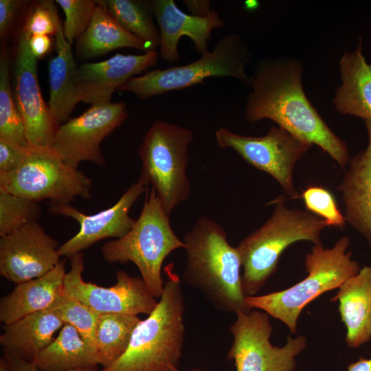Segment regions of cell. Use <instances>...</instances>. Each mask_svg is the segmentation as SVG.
<instances>
[{"label":"cell","instance_id":"e575fe53","mask_svg":"<svg viewBox=\"0 0 371 371\" xmlns=\"http://www.w3.org/2000/svg\"><path fill=\"white\" fill-rule=\"evenodd\" d=\"M27 148L0 139V172L7 173L16 169L24 161Z\"/></svg>","mask_w":371,"mask_h":371},{"label":"cell","instance_id":"d6986e66","mask_svg":"<svg viewBox=\"0 0 371 371\" xmlns=\"http://www.w3.org/2000/svg\"><path fill=\"white\" fill-rule=\"evenodd\" d=\"M368 142L365 150L349 160V168L337 187L344 205V216L371 247V122L365 121Z\"/></svg>","mask_w":371,"mask_h":371},{"label":"cell","instance_id":"8fae6325","mask_svg":"<svg viewBox=\"0 0 371 371\" xmlns=\"http://www.w3.org/2000/svg\"><path fill=\"white\" fill-rule=\"evenodd\" d=\"M215 137L220 148L234 150L248 164L270 175L290 199L300 197L294 186L293 170L312 144L278 126H271L262 137L244 136L221 128Z\"/></svg>","mask_w":371,"mask_h":371},{"label":"cell","instance_id":"cb8c5ba5","mask_svg":"<svg viewBox=\"0 0 371 371\" xmlns=\"http://www.w3.org/2000/svg\"><path fill=\"white\" fill-rule=\"evenodd\" d=\"M56 56L48 63L49 100L48 106L60 126L69 120L77 103L80 102L78 87V67L71 45L66 40L63 25L56 35Z\"/></svg>","mask_w":371,"mask_h":371},{"label":"cell","instance_id":"30bf717a","mask_svg":"<svg viewBox=\"0 0 371 371\" xmlns=\"http://www.w3.org/2000/svg\"><path fill=\"white\" fill-rule=\"evenodd\" d=\"M236 315L229 328L233 342L227 358L236 371H294L295 357L306 346L304 336H288L285 345L275 346L270 341L273 327L267 313L251 310Z\"/></svg>","mask_w":371,"mask_h":371},{"label":"cell","instance_id":"484cf974","mask_svg":"<svg viewBox=\"0 0 371 371\" xmlns=\"http://www.w3.org/2000/svg\"><path fill=\"white\" fill-rule=\"evenodd\" d=\"M32 363L47 371H71L97 367L99 359L78 331L73 326L65 324L58 336Z\"/></svg>","mask_w":371,"mask_h":371},{"label":"cell","instance_id":"8992f818","mask_svg":"<svg viewBox=\"0 0 371 371\" xmlns=\"http://www.w3.org/2000/svg\"><path fill=\"white\" fill-rule=\"evenodd\" d=\"M179 248H185V244L172 231L169 216L152 187L131 229L122 238L104 243L101 251L108 262L134 263L149 291L155 298H160L164 286L162 264Z\"/></svg>","mask_w":371,"mask_h":371},{"label":"cell","instance_id":"52a82bcc","mask_svg":"<svg viewBox=\"0 0 371 371\" xmlns=\"http://www.w3.org/2000/svg\"><path fill=\"white\" fill-rule=\"evenodd\" d=\"M251 58V53L241 36L229 33L222 36L212 51L201 55L197 60L132 77L117 91L131 92L145 100L203 83L211 77H231L248 85L249 76L245 72V66Z\"/></svg>","mask_w":371,"mask_h":371},{"label":"cell","instance_id":"d4e9b609","mask_svg":"<svg viewBox=\"0 0 371 371\" xmlns=\"http://www.w3.org/2000/svg\"><path fill=\"white\" fill-rule=\"evenodd\" d=\"M122 47L144 52L150 51L146 43L126 30L113 18L102 1H97L87 29L76 40L78 56L82 59H90Z\"/></svg>","mask_w":371,"mask_h":371},{"label":"cell","instance_id":"3957f363","mask_svg":"<svg viewBox=\"0 0 371 371\" xmlns=\"http://www.w3.org/2000/svg\"><path fill=\"white\" fill-rule=\"evenodd\" d=\"M155 309L140 320L124 353L98 371H179L185 340V300L181 281L172 268Z\"/></svg>","mask_w":371,"mask_h":371},{"label":"cell","instance_id":"e0dca14e","mask_svg":"<svg viewBox=\"0 0 371 371\" xmlns=\"http://www.w3.org/2000/svg\"><path fill=\"white\" fill-rule=\"evenodd\" d=\"M155 51L139 55L116 54L97 63L78 67V87L80 102L91 105L111 102L112 94L128 79L155 66Z\"/></svg>","mask_w":371,"mask_h":371},{"label":"cell","instance_id":"f1b7e54d","mask_svg":"<svg viewBox=\"0 0 371 371\" xmlns=\"http://www.w3.org/2000/svg\"><path fill=\"white\" fill-rule=\"evenodd\" d=\"M0 139L24 147L29 146L24 124L13 96L8 54L5 44L0 54Z\"/></svg>","mask_w":371,"mask_h":371},{"label":"cell","instance_id":"60d3db41","mask_svg":"<svg viewBox=\"0 0 371 371\" xmlns=\"http://www.w3.org/2000/svg\"><path fill=\"white\" fill-rule=\"evenodd\" d=\"M188 371H203V370L200 369V368H192Z\"/></svg>","mask_w":371,"mask_h":371},{"label":"cell","instance_id":"6da1fadb","mask_svg":"<svg viewBox=\"0 0 371 371\" xmlns=\"http://www.w3.org/2000/svg\"><path fill=\"white\" fill-rule=\"evenodd\" d=\"M303 65L295 58L265 57L255 65L248 85L246 119L275 122L294 135L319 146L344 168L350 159L346 142L324 121L307 98Z\"/></svg>","mask_w":371,"mask_h":371},{"label":"cell","instance_id":"83f0119b","mask_svg":"<svg viewBox=\"0 0 371 371\" xmlns=\"http://www.w3.org/2000/svg\"><path fill=\"white\" fill-rule=\"evenodd\" d=\"M113 18L126 30L142 41L150 51L160 45V34L153 20L151 2L140 0H105Z\"/></svg>","mask_w":371,"mask_h":371},{"label":"cell","instance_id":"7402d4cb","mask_svg":"<svg viewBox=\"0 0 371 371\" xmlns=\"http://www.w3.org/2000/svg\"><path fill=\"white\" fill-rule=\"evenodd\" d=\"M65 323L54 304L48 308L27 315L3 326L0 344L3 350L34 363L54 339V335Z\"/></svg>","mask_w":371,"mask_h":371},{"label":"cell","instance_id":"603a6c76","mask_svg":"<svg viewBox=\"0 0 371 371\" xmlns=\"http://www.w3.org/2000/svg\"><path fill=\"white\" fill-rule=\"evenodd\" d=\"M361 38L352 52H344L339 60L342 83L333 100L342 115H353L371 122V63L362 54Z\"/></svg>","mask_w":371,"mask_h":371},{"label":"cell","instance_id":"74e56055","mask_svg":"<svg viewBox=\"0 0 371 371\" xmlns=\"http://www.w3.org/2000/svg\"><path fill=\"white\" fill-rule=\"evenodd\" d=\"M28 44L32 55L38 60L49 53L52 40L48 35H34L30 37Z\"/></svg>","mask_w":371,"mask_h":371},{"label":"cell","instance_id":"44dd1931","mask_svg":"<svg viewBox=\"0 0 371 371\" xmlns=\"http://www.w3.org/2000/svg\"><path fill=\"white\" fill-rule=\"evenodd\" d=\"M330 301L339 303L349 347L357 348L371 339V265L342 284Z\"/></svg>","mask_w":371,"mask_h":371},{"label":"cell","instance_id":"9c48e42d","mask_svg":"<svg viewBox=\"0 0 371 371\" xmlns=\"http://www.w3.org/2000/svg\"><path fill=\"white\" fill-rule=\"evenodd\" d=\"M91 187V179L67 164L52 148L29 146L16 169L0 172V188L36 202L70 204L76 197H90Z\"/></svg>","mask_w":371,"mask_h":371},{"label":"cell","instance_id":"ac0fdd59","mask_svg":"<svg viewBox=\"0 0 371 371\" xmlns=\"http://www.w3.org/2000/svg\"><path fill=\"white\" fill-rule=\"evenodd\" d=\"M150 2L159 30L161 57L168 63L180 58L178 45L182 36L189 37L196 50L203 55L209 51L212 30L224 26V21L214 10L200 17L183 12L173 0Z\"/></svg>","mask_w":371,"mask_h":371},{"label":"cell","instance_id":"d590c367","mask_svg":"<svg viewBox=\"0 0 371 371\" xmlns=\"http://www.w3.org/2000/svg\"><path fill=\"white\" fill-rule=\"evenodd\" d=\"M23 3L19 0H0L1 39L7 36Z\"/></svg>","mask_w":371,"mask_h":371},{"label":"cell","instance_id":"9a60e30c","mask_svg":"<svg viewBox=\"0 0 371 371\" xmlns=\"http://www.w3.org/2000/svg\"><path fill=\"white\" fill-rule=\"evenodd\" d=\"M57 241L37 221L0 238V275L20 284L51 271L60 260Z\"/></svg>","mask_w":371,"mask_h":371},{"label":"cell","instance_id":"4316f807","mask_svg":"<svg viewBox=\"0 0 371 371\" xmlns=\"http://www.w3.org/2000/svg\"><path fill=\"white\" fill-rule=\"evenodd\" d=\"M140 320L137 315H98L95 340L99 364L102 368L111 365L124 353Z\"/></svg>","mask_w":371,"mask_h":371},{"label":"cell","instance_id":"5b68a950","mask_svg":"<svg viewBox=\"0 0 371 371\" xmlns=\"http://www.w3.org/2000/svg\"><path fill=\"white\" fill-rule=\"evenodd\" d=\"M348 237L339 238L332 248L314 245L306 254V277L293 286L260 296H247L250 308L260 309L281 321L291 333L297 331V321L304 308L322 293L339 289L360 270L357 261L347 251Z\"/></svg>","mask_w":371,"mask_h":371},{"label":"cell","instance_id":"ffe728a7","mask_svg":"<svg viewBox=\"0 0 371 371\" xmlns=\"http://www.w3.org/2000/svg\"><path fill=\"white\" fill-rule=\"evenodd\" d=\"M65 260L40 277L17 284L0 300V320L13 323L31 313L49 308L64 294Z\"/></svg>","mask_w":371,"mask_h":371},{"label":"cell","instance_id":"5bb4252c","mask_svg":"<svg viewBox=\"0 0 371 371\" xmlns=\"http://www.w3.org/2000/svg\"><path fill=\"white\" fill-rule=\"evenodd\" d=\"M30 37L23 29L20 30L13 63L12 93L29 146L52 148L59 125L43 98L37 59L29 47Z\"/></svg>","mask_w":371,"mask_h":371},{"label":"cell","instance_id":"ab89813d","mask_svg":"<svg viewBox=\"0 0 371 371\" xmlns=\"http://www.w3.org/2000/svg\"><path fill=\"white\" fill-rule=\"evenodd\" d=\"M347 369L348 371H371V357H361L358 361L350 363Z\"/></svg>","mask_w":371,"mask_h":371},{"label":"cell","instance_id":"277c9868","mask_svg":"<svg viewBox=\"0 0 371 371\" xmlns=\"http://www.w3.org/2000/svg\"><path fill=\"white\" fill-rule=\"evenodd\" d=\"M269 218L237 246L242 259V284L246 296L255 295L276 271L280 258L291 244L309 241L322 245L321 232L326 222L308 212L286 206L278 196Z\"/></svg>","mask_w":371,"mask_h":371},{"label":"cell","instance_id":"7a4b0ae2","mask_svg":"<svg viewBox=\"0 0 371 371\" xmlns=\"http://www.w3.org/2000/svg\"><path fill=\"white\" fill-rule=\"evenodd\" d=\"M186 251L183 280L216 309L237 315L250 309L242 284V259L237 247L214 220L200 217L183 238Z\"/></svg>","mask_w":371,"mask_h":371},{"label":"cell","instance_id":"ba28073f","mask_svg":"<svg viewBox=\"0 0 371 371\" xmlns=\"http://www.w3.org/2000/svg\"><path fill=\"white\" fill-rule=\"evenodd\" d=\"M192 132L176 124L157 120L139 147L142 164L139 177L153 187L167 215L190 194L187 176L188 149Z\"/></svg>","mask_w":371,"mask_h":371},{"label":"cell","instance_id":"2e32d148","mask_svg":"<svg viewBox=\"0 0 371 371\" xmlns=\"http://www.w3.org/2000/svg\"><path fill=\"white\" fill-rule=\"evenodd\" d=\"M146 186L139 177L113 205L91 215L83 214L70 204L49 203L50 213L71 218L80 225L78 232L59 247L60 255L70 258L102 239L124 236L136 221L128 215L129 210L144 192Z\"/></svg>","mask_w":371,"mask_h":371},{"label":"cell","instance_id":"8d00e7d4","mask_svg":"<svg viewBox=\"0 0 371 371\" xmlns=\"http://www.w3.org/2000/svg\"><path fill=\"white\" fill-rule=\"evenodd\" d=\"M0 371H47L41 370L34 363L28 362L18 355L3 350L0 358ZM71 371H98L97 367Z\"/></svg>","mask_w":371,"mask_h":371},{"label":"cell","instance_id":"d6a6232c","mask_svg":"<svg viewBox=\"0 0 371 371\" xmlns=\"http://www.w3.org/2000/svg\"><path fill=\"white\" fill-rule=\"evenodd\" d=\"M65 14L63 32L66 40L71 45L87 29L95 7V0H56Z\"/></svg>","mask_w":371,"mask_h":371},{"label":"cell","instance_id":"836d02e7","mask_svg":"<svg viewBox=\"0 0 371 371\" xmlns=\"http://www.w3.org/2000/svg\"><path fill=\"white\" fill-rule=\"evenodd\" d=\"M62 25L58 10L52 0L36 1L28 10L23 29L30 36L56 35Z\"/></svg>","mask_w":371,"mask_h":371},{"label":"cell","instance_id":"f35d334b","mask_svg":"<svg viewBox=\"0 0 371 371\" xmlns=\"http://www.w3.org/2000/svg\"><path fill=\"white\" fill-rule=\"evenodd\" d=\"M183 3L190 14L196 16H206L213 10L211 8L210 1L208 0H185Z\"/></svg>","mask_w":371,"mask_h":371},{"label":"cell","instance_id":"4dcf8cb0","mask_svg":"<svg viewBox=\"0 0 371 371\" xmlns=\"http://www.w3.org/2000/svg\"><path fill=\"white\" fill-rule=\"evenodd\" d=\"M54 306L64 323L73 326L86 344L97 353L95 333L99 314L65 294L54 303Z\"/></svg>","mask_w":371,"mask_h":371},{"label":"cell","instance_id":"1f68e13d","mask_svg":"<svg viewBox=\"0 0 371 371\" xmlns=\"http://www.w3.org/2000/svg\"><path fill=\"white\" fill-rule=\"evenodd\" d=\"M306 210L323 219L327 226L344 228L346 224L333 193L320 186H309L302 193Z\"/></svg>","mask_w":371,"mask_h":371},{"label":"cell","instance_id":"7c38bea8","mask_svg":"<svg viewBox=\"0 0 371 371\" xmlns=\"http://www.w3.org/2000/svg\"><path fill=\"white\" fill-rule=\"evenodd\" d=\"M71 269L64 279V294L74 299L98 314L149 315L158 304L140 277L120 270L116 283L110 287L100 286L83 280L82 252L70 258Z\"/></svg>","mask_w":371,"mask_h":371},{"label":"cell","instance_id":"f546056e","mask_svg":"<svg viewBox=\"0 0 371 371\" xmlns=\"http://www.w3.org/2000/svg\"><path fill=\"white\" fill-rule=\"evenodd\" d=\"M41 214L38 202L0 188V236L9 234Z\"/></svg>","mask_w":371,"mask_h":371},{"label":"cell","instance_id":"4fadbf2b","mask_svg":"<svg viewBox=\"0 0 371 371\" xmlns=\"http://www.w3.org/2000/svg\"><path fill=\"white\" fill-rule=\"evenodd\" d=\"M127 117L124 102L91 105L80 115L59 126L52 148L67 164L76 169L83 161L104 165L100 144Z\"/></svg>","mask_w":371,"mask_h":371}]
</instances>
